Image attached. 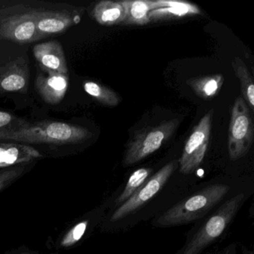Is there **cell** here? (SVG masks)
Masks as SVG:
<instances>
[{
  "mask_svg": "<svg viewBox=\"0 0 254 254\" xmlns=\"http://www.w3.org/2000/svg\"><path fill=\"white\" fill-rule=\"evenodd\" d=\"M178 126L179 121L175 119L155 127L136 130L126 147L123 160L125 166L138 163L155 152L173 134Z\"/></svg>",
  "mask_w": 254,
  "mask_h": 254,
  "instance_id": "3957f363",
  "label": "cell"
},
{
  "mask_svg": "<svg viewBox=\"0 0 254 254\" xmlns=\"http://www.w3.org/2000/svg\"><path fill=\"white\" fill-rule=\"evenodd\" d=\"M86 93L96 99L99 103L107 106H117L121 102L119 95L112 89L94 81H86L84 84Z\"/></svg>",
  "mask_w": 254,
  "mask_h": 254,
  "instance_id": "ac0fdd59",
  "label": "cell"
},
{
  "mask_svg": "<svg viewBox=\"0 0 254 254\" xmlns=\"http://www.w3.org/2000/svg\"><path fill=\"white\" fill-rule=\"evenodd\" d=\"M152 5L148 15L151 22L177 20L201 13L197 5L182 0H153Z\"/></svg>",
  "mask_w": 254,
  "mask_h": 254,
  "instance_id": "9c48e42d",
  "label": "cell"
},
{
  "mask_svg": "<svg viewBox=\"0 0 254 254\" xmlns=\"http://www.w3.org/2000/svg\"><path fill=\"white\" fill-rule=\"evenodd\" d=\"M92 14L96 21L102 26H115L123 23L125 10L120 2L104 0L95 5Z\"/></svg>",
  "mask_w": 254,
  "mask_h": 254,
  "instance_id": "9a60e30c",
  "label": "cell"
},
{
  "mask_svg": "<svg viewBox=\"0 0 254 254\" xmlns=\"http://www.w3.org/2000/svg\"><path fill=\"white\" fill-rule=\"evenodd\" d=\"M26 84V78L23 75L14 72L3 77L0 81V87L5 91H19L24 88Z\"/></svg>",
  "mask_w": 254,
  "mask_h": 254,
  "instance_id": "44dd1931",
  "label": "cell"
},
{
  "mask_svg": "<svg viewBox=\"0 0 254 254\" xmlns=\"http://www.w3.org/2000/svg\"><path fill=\"white\" fill-rule=\"evenodd\" d=\"M36 60L46 69L66 75L68 72L66 58L62 44L59 41L37 44L33 49Z\"/></svg>",
  "mask_w": 254,
  "mask_h": 254,
  "instance_id": "7c38bea8",
  "label": "cell"
},
{
  "mask_svg": "<svg viewBox=\"0 0 254 254\" xmlns=\"http://www.w3.org/2000/svg\"><path fill=\"white\" fill-rule=\"evenodd\" d=\"M229 190L228 186L224 184L209 186L165 212L157 219V224L169 227L200 219L225 197Z\"/></svg>",
  "mask_w": 254,
  "mask_h": 254,
  "instance_id": "7a4b0ae2",
  "label": "cell"
},
{
  "mask_svg": "<svg viewBox=\"0 0 254 254\" xmlns=\"http://www.w3.org/2000/svg\"><path fill=\"white\" fill-rule=\"evenodd\" d=\"M245 194H237L227 200L194 235L181 254H200L218 239L242 206Z\"/></svg>",
  "mask_w": 254,
  "mask_h": 254,
  "instance_id": "277c9868",
  "label": "cell"
},
{
  "mask_svg": "<svg viewBox=\"0 0 254 254\" xmlns=\"http://www.w3.org/2000/svg\"><path fill=\"white\" fill-rule=\"evenodd\" d=\"M93 133L85 127L60 122H41L15 128L0 129V139L17 143L69 145L84 142Z\"/></svg>",
  "mask_w": 254,
  "mask_h": 254,
  "instance_id": "6da1fadb",
  "label": "cell"
},
{
  "mask_svg": "<svg viewBox=\"0 0 254 254\" xmlns=\"http://www.w3.org/2000/svg\"><path fill=\"white\" fill-rule=\"evenodd\" d=\"M224 81L223 75L216 74L190 78L187 83L199 97L212 99L219 93Z\"/></svg>",
  "mask_w": 254,
  "mask_h": 254,
  "instance_id": "2e32d148",
  "label": "cell"
},
{
  "mask_svg": "<svg viewBox=\"0 0 254 254\" xmlns=\"http://www.w3.org/2000/svg\"><path fill=\"white\" fill-rule=\"evenodd\" d=\"M254 140V124L248 105L242 97L236 99L231 111L228 131V151L230 160L244 157Z\"/></svg>",
  "mask_w": 254,
  "mask_h": 254,
  "instance_id": "5b68a950",
  "label": "cell"
},
{
  "mask_svg": "<svg viewBox=\"0 0 254 254\" xmlns=\"http://www.w3.org/2000/svg\"><path fill=\"white\" fill-rule=\"evenodd\" d=\"M47 72V75L37 77L36 90L47 103L56 105L62 102L67 91L68 78L64 74L49 69Z\"/></svg>",
  "mask_w": 254,
  "mask_h": 254,
  "instance_id": "8fae6325",
  "label": "cell"
},
{
  "mask_svg": "<svg viewBox=\"0 0 254 254\" xmlns=\"http://www.w3.org/2000/svg\"><path fill=\"white\" fill-rule=\"evenodd\" d=\"M151 173V169L147 168H142L135 171L129 178L123 193L116 200V204L118 206L125 203L147 181Z\"/></svg>",
  "mask_w": 254,
  "mask_h": 254,
  "instance_id": "d6986e66",
  "label": "cell"
},
{
  "mask_svg": "<svg viewBox=\"0 0 254 254\" xmlns=\"http://www.w3.org/2000/svg\"><path fill=\"white\" fill-rule=\"evenodd\" d=\"M233 70L240 82L241 92L242 99L248 105L249 109L254 111V83L245 62L239 59L235 58L232 62Z\"/></svg>",
  "mask_w": 254,
  "mask_h": 254,
  "instance_id": "e0dca14e",
  "label": "cell"
},
{
  "mask_svg": "<svg viewBox=\"0 0 254 254\" xmlns=\"http://www.w3.org/2000/svg\"><path fill=\"white\" fill-rule=\"evenodd\" d=\"M75 23V19L59 11H40L37 21L38 39L47 35L60 33Z\"/></svg>",
  "mask_w": 254,
  "mask_h": 254,
  "instance_id": "4fadbf2b",
  "label": "cell"
},
{
  "mask_svg": "<svg viewBox=\"0 0 254 254\" xmlns=\"http://www.w3.org/2000/svg\"><path fill=\"white\" fill-rule=\"evenodd\" d=\"M213 113L214 110L211 109L202 117L186 142L179 160L181 173H193L203 162L209 146Z\"/></svg>",
  "mask_w": 254,
  "mask_h": 254,
  "instance_id": "8992f818",
  "label": "cell"
},
{
  "mask_svg": "<svg viewBox=\"0 0 254 254\" xmlns=\"http://www.w3.org/2000/svg\"></svg>",
  "mask_w": 254,
  "mask_h": 254,
  "instance_id": "cb8c5ba5",
  "label": "cell"
},
{
  "mask_svg": "<svg viewBox=\"0 0 254 254\" xmlns=\"http://www.w3.org/2000/svg\"><path fill=\"white\" fill-rule=\"evenodd\" d=\"M120 2L125 10L122 24L144 26L151 23L148 15L153 10L152 0H123Z\"/></svg>",
  "mask_w": 254,
  "mask_h": 254,
  "instance_id": "5bb4252c",
  "label": "cell"
},
{
  "mask_svg": "<svg viewBox=\"0 0 254 254\" xmlns=\"http://www.w3.org/2000/svg\"><path fill=\"white\" fill-rule=\"evenodd\" d=\"M88 226V221H83L74 226L64 235L61 241L62 248H69L73 246L83 237Z\"/></svg>",
  "mask_w": 254,
  "mask_h": 254,
  "instance_id": "ffe728a7",
  "label": "cell"
},
{
  "mask_svg": "<svg viewBox=\"0 0 254 254\" xmlns=\"http://www.w3.org/2000/svg\"><path fill=\"white\" fill-rule=\"evenodd\" d=\"M12 120L13 117L9 113L0 111V129L9 125Z\"/></svg>",
  "mask_w": 254,
  "mask_h": 254,
  "instance_id": "603a6c76",
  "label": "cell"
},
{
  "mask_svg": "<svg viewBox=\"0 0 254 254\" xmlns=\"http://www.w3.org/2000/svg\"><path fill=\"white\" fill-rule=\"evenodd\" d=\"M177 166H178V162L176 160H173L167 163L151 178H148V181H145L125 203H123L114 212L111 218V221L114 222L125 218L129 214L132 213L141 206H143L150 199L152 198L166 184L168 180L175 172Z\"/></svg>",
  "mask_w": 254,
  "mask_h": 254,
  "instance_id": "52a82bcc",
  "label": "cell"
},
{
  "mask_svg": "<svg viewBox=\"0 0 254 254\" xmlns=\"http://www.w3.org/2000/svg\"><path fill=\"white\" fill-rule=\"evenodd\" d=\"M33 147L17 142H0V170L25 166L42 157Z\"/></svg>",
  "mask_w": 254,
  "mask_h": 254,
  "instance_id": "30bf717a",
  "label": "cell"
},
{
  "mask_svg": "<svg viewBox=\"0 0 254 254\" xmlns=\"http://www.w3.org/2000/svg\"><path fill=\"white\" fill-rule=\"evenodd\" d=\"M25 166H15L0 170V191L11 185L16 180L18 179L23 173Z\"/></svg>",
  "mask_w": 254,
  "mask_h": 254,
  "instance_id": "7402d4cb",
  "label": "cell"
},
{
  "mask_svg": "<svg viewBox=\"0 0 254 254\" xmlns=\"http://www.w3.org/2000/svg\"><path fill=\"white\" fill-rule=\"evenodd\" d=\"M38 10L31 9L9 16L3 20L0 28L2 38L18 43L32 42L38 39L37 21Z\"/></svg>",
  "mask_w": 254,
  "mask_h": 254,
  "instance_id": "ba28073f",
  "label": "cell"
}]
</instances>
